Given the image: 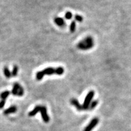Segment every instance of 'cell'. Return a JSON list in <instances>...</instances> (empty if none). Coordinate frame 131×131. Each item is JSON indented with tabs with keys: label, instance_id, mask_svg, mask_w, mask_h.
I'll list each match as a JSON object with an SVG mask.
<instances>
[{
	"label": "cell",
	"instance_id": "1",
	"mask_svg": "<svg viewBox=\"0 0 131 131\" xmlns=\"http://www.w3.org/2000/svg\"><path fill=\"white\" fill-rule=\"evenodd\" d=\"M94 46V41L93 38L89 36L84 38V39L79 42L77 44V48L80 50H86L92 49Z\"/></svg>",
	"mask_w": 131,
	"mask_h": 131
},
{
	"label": "cell",
	"instance_id": "2",
	"mask_svg": "<svg viewBox=\"0 0 131 131\" xmlns=\"http://www.w3.org/2000/svg\"><path fill=\"white\" fill-rule=\"evenodd\" d=\"M95 95V92L93 91H91L89 92V93L87 94L86 96L84 103L83 104V110H88L89 105L92 102V99H93V96Z\"/></svg>",
	"mask_w": 131,
	"mask_h": 131
},
{
	"label": "cell",
	"instance_id": "3",
	"mask_svg": "<svg viewBox=\"0 0 131 131\" xmlns=\"http://www.w3.org/2000/svg\"><path fill=\"white\" fill-rule=\"evenodd\" d=\"M41 115V117L44 122L46 123H49L50 121V117L48 114V112H47V108L45 106H41L40 112Z\"/></svg>",
	"mask_w": 131,
	"mask_h": 131
},
{
	"label": "cell",
	"instance_id": "4",
	"mask_svg": "<svg viewBox=\"0 0 131 131\" xmlns=\"http://www.w3.org/2000/svg\"><path fill=\"white\" fill-rule=\"evenodd\" d=\"M98 122H99V119L98 118L95 117L93 118L89 124L84 128V131H92L93 129L95 128V126L98 124Z\"/></svg>",
	"mask_w": 131,
	"mask_h": 131
},
{
	"label": "cell",
	"instance_id": "5",
	"mask_svg": "<svg viewBox=\"0 0 131 131\" xmlns=\"http://www.w3.org/2000/svg\"><path fill=\"white\" fill-rule=\"evenodd\" d=\"M70 103H71L72 105L75 106V107H76V109L78 110H79V111H81V110H83V109L82 105H80L79 101H78L77 99H75V98H72V99H71V100H70Z\"/></svg>",
	"mask_w": 131,
	"mask_h": 131
},
{
	"label": "cell",
	"instance_id": "6",
	"mask_svg": "<svg viewBox=\"0 0 131 131\" xmlns=\"http://www.w3.org/2000/svg\"><path fill=\"white\" fill-rule=\"evenodd\" d=\"M44 75H52L53 74H55V69L53 67H47L42 70Z\"/></svg>",
	"mask_w": 131,
	"mask_h": 131
},
{
	"label": "cell",
	"instance_id": "7",
	"mask_svg": "<svg viewBox=\"0 0 131 131\" xmlns=\"http://www.w3.org/2000/svg\"><path fill=\"white\" fill-rule=\"evenodd\" d=\"M54 22L57 25L60 27H64L66 26V22L64 19L61 17H55L54 18Z\"/></svg>",
	"mask_w": 131,
	"mask_h": 131
},
{
	"label": "cell",
	"instance_id": "8",
	"mask_svg": "<svg viewBox=\"0 0 131 131\" xmlns=\"http://www.w3.org/2000/svg\"><path fill=\"white\" fill-rule=\"evenodd\" d=\"M17 110V107H16V106H10V107L7 108V109L4 110L3 114L5 115H7L10 114H13V113H15Z\"/></svg>",
	"mask_w": 131,
	"mask_h": 131
},
{
	"label": "cell",
	"instance_id": "9",
	"mask_svg": "<svg viewBox=\"0 0 131 131\" xmlns=\"http://www.w3.org/2000/svg\"><path fill=\"white\" fill-rule=\"evenodd\" d=\"M21 86L20 85V84L18 83H14L13 86L12 90V94L13 95H18V90L20 89V87H21Z\"/></svg>",
	"mask_w": 131,
	"mask_h": 131
},
{
	"label": "cell",
	"instance_id": "10",
	"mask_svg": "<svg viewBox=\"0 0 131 131\" xmlns=\"http://www.w3.org/2000/svg\"><path fill=\"white\" fill-rule=\"evenodd\" d=\"M41 106H36L33 110H31V112H29V113L28 114L29 116V117H34V116L36 115L38 112H40Z\"/></svg>",
	"mask_w": 131,
	"mask_h": 131
},
{
	"label": "cell",
	"instance_id": "11",
	"mask_svg": "<svg viewBox=\"0 0 131 131\" xmlns=\"http://www.w3.org/2000/svg\"><path fill=\"white\" fill-rule=\"evenodd\" d=\"M3 72H4V75H5V77L7 78H10V77H12L11 72H10V70L9 69L8 67H7V66H5L4 67Z\"/></svg>",
	"mask_w": 131,
	"mask_h": 131
},
{
	"label": "cell",
	"instance_id": "12",
	"mask_svg": "<svg viewBox=\"0 0 131 131\" xmlns=\"http://www.w3.org/2000/svg\"><path fill=\"white\" fill-rule=\"evenodd\" d=\"M10 91H4V92H3L1 94H0V98H1L2 100H6V98L10 95Z\"/></svg>",
	"mask_w": 131,
	"mask_h": 131
},
{
	"label": "cell",
	"instance_id": "13",
	"mask_svg": "<svg viewBox=\"0 0 131 131\" xmlns=\"http://www.w3.org/2000/svg\"><path fill=\"white\" fill-rule=\"evenodd\" d=\"M64 69L63 67H57L55 69V74L58 75H61L64 74Z\"/></svg>",
	"mask_w": 131,
	"mask_h": 131
},
{
	"label": "cell",
	"instance_id": "14",
	"mask_svg": "<svg viewBox=\"0 0 131 131\" xmlns=\"http://www.w3.org/2000/svg\"><path fill=\"white\" fill-rule=\"evenodd\" d=\"M98 104V100L92 101L91 103V104H90L88 110H93V109H94L96 106H97Z\"/></svg>",
	"mask_w": 131,
	"mask_h": 131
},
{
	"label": "cell",
	"instance_id": "15",
	"mask_svg": "<svg viewBox=\"0 0 131 131\" xmlns=\"http://www.w3.org/2000/svg\"><path fill=\"white\" fill-rule=\"evenodd\" d=\"M44 77V74H43V71H39L38 72L36 73V78L37 80H38V81H40V80H41L43 78V77Z\"/></svg>",
	"mask_w": 131,
	"mask_h": 131
},
{
	"label": "cell",
	"instance_id": "16",
	"mask_svg": "<svg viewBox=\"0 0 131 131\" xmlns=\"http://www.w3.org/2000/svg\"><path fill=\"white\" fill-rule=\"evenodd\" d=\"M18 67L17 65L13 66V67L12 71V77H16L18 74Z\"/></svg>",
	"mask_w": 131,
	"mask_h": 131
},
{
	"label": "cell",
	"instance_id": "17",
	"mask_svg": "<svg viewBox=\"0 0 131 131\" xmlns=\"http://www.w3.org/2000/svg\"><path fill=\"white\" fill-rule=\"evenodd\" d=\"M76 29V23L75 21H73L72 22H71V24L70 25V31L71 32H74L75 31Z\"/></svg>",
	"mask_w": 131,
	"mask_h": 131
},
{
	"label": "cell",
	"instance_id": "18",
	"mask_svg": "<svg viewBox=\"0 0 131 131\" xmlns=\"http://www.w3.org/2000/svg\"><path fill=\"white\" fill-rule=\"evenodd\" d=\"M24 89H23V87H22V86H21L20 87V89H19V90H18V95H17L19 96H22V95H24Z\"/></svg>",
	"mask_w": 131,
	"mask_h": 131
},
{
	"label": "cell",
	"instance_id": "19",
	"mask_svg": "<svg viewBox=\"0 0 131 131\" xmlns=\"http://www.w3.org/2000/svg\"><path fill=\"white\" fill-rule=\"evenodd\" d=\"M72 13L70 12H67L65 14V18L67 20H70L72 18Z\"/></svg>",
	"mask_w": 131,
	"mask_h": 131
},
{
	"label": "cell",
	"instance_id": "20",
	"mask_svg": "<svg viewBox=\"0 0 131 131\" xmlns=\"http://www.w3.org/2000/svg\"><path fill=\"white\" fill-rule=\"evenodd\" d=\"M75 20L78 21V22H82L83 21V17H81V15H75Z\"/></svg>",
	"mask_w": 131,
	"mask_h": 131
},
{
	"label": "cell",
	"instance_id": "21",
	"mask_svg": "<svg viewBox=\"0 0 131 131\" xmlns=\"http://www.w3.org/2000/svg\"><path fill=\"white\" fill-rule=\"evenodd\" d=\"M6 105V100H1L0 101V109H3Z\"/></svg>",
	"mask_w": 131,
	"mask_h": 131
}]
</instances>
